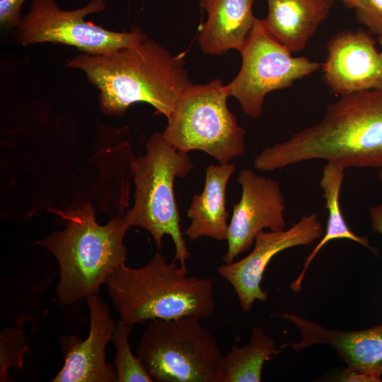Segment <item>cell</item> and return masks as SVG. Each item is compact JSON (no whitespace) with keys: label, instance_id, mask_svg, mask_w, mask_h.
Here are the masks:
<instances>
[{"label":"cell","instance_id":"6da1fadb","mask_svg":"<svg viewBox=\"0 0 382 382\" xmlns=\"http://www.w3.org/2000/svg\"><path fill=\"white\" fill-rule=\"evenodd\" d=\"M311 160L382 167V86L340 96L318 122L265 149L253 166L270 172Z\"/></svg>","mask_w":382,"mask_h":382},{"label":"cell","instance_id":"7a4b0ae2","mask_svg":"<svg viewBox=\"0 0 382 382\" xmlns=\"http://www.w3.org/2000/svg\"><path fill=\"white\" fill-rule=\"evenodd\" d=\"M66 66L86 74L99 91L101 111L108 115L122 116L131 105L145 102L168 118L180 95L192 84L183 57L148 37L105 54L82 52Z\"/></svg>","mask_w":382,"mask_h":382},{"label":"cell","instance_id":"3957f363","mask_svg":"<svg viewBox=\"0 0 382 382\" xmlns=\"http://www.w3.org/2000/svg\"><path fill=\"white\" fill-rule=\"evenodd\" d=\"M66 224L60 231L37 242L56 257L59 267L57 293L64 306L98 294L103 284L125 264L124 238L129 228L123 216L100 225L93 207L83 203L66 211H52Z\"/></svg>","mask_w":382,"mask_h":382},{"label":"cell","instance_id":"277c9868","mask_svg":"<svg viewBox=\"0 0 382 382\" xmlns=\"http://www.w3.org/2000/svg\"><path fill=\"white\" fill-rule=\"evenodd\" d=\"M105 284L120 320L131 325L187 316L205 318L215 307L213 281L188 276L187 268L168 262L159 250L141 267L122 265Z\"/></svg>","mask_w":382,"mask_h":382},{"label":"cell","instance_id":"5b68a950","mask_svg":"<svg viewBox=\"0 0 382 382\" xmlns=\"http://www.w3.org/2000/svg\"><path fill=\"white\" fill-rule=\"evenodd\" d=\"M144 154L132 163L135 185L134 202L123 216L129 227L147 231L160 250L166 235L175 246L173 261L186 267L190 252L183 238L180 216L175 200V178L185 177L193 168L188 154L179 151L168 143L162 133H154L146 144Z\"/></svg>","mask_w":382,"mask_h":382},{"label":"cell","instance_id":"8992f818","mask_svg":"<svg viewBox=\"0 0 382 382\" xmlns=\"http://www.w3.org/2000/svg\"><path fill=\"white\" fill-rule=\"evenodd\" d=\"M199 318L151 320L137 356L156 382H217L224 355Z\"/></svg>","mask_w":382,"mask_h":382},{"label":"cell","instance_id":"52a82bcc","mask_svg":"<svg viewBox=\"0 0 382 382\" xmlns=\"http://www.w3.org/2000/svg\"><path fill=\"white\" fill-rule=\"evenodd\" d=\"M228 94L220 79L192 84L178 98L162 132L182 153L198 150L228 163L245 153V129L227 107Z\"/></svg>","mask_w":382,"mask_h":382},{"label":"cell","instance_id":"ba28073f","mask_svg":"<svg viewBox=\"0 0 382 382\" xmlns=\"http://www.w3.org/2000/svg\"><path fill=\"white\" fill-rule=\"evenodd\" d=\"M242 64L235 79L225 86L243 112L259 117L265 96L271 91L287 88L321 67L306 57H294L267 30L264 19L255 18L239 50Z\"/></svg>","mask_w":382,"mask_h":382},{"label":"cell","instance_id":"9c48e42d","mask_svg":"<svg viewBox=\"0 0 382 382\" xmlns=\"http://www.w3.org/2000/svg\"><path fill=\"white\" fill-rule=\"evenodd\" d=\"M105 6V0H91L83 7L64 11L56 0H32L30 11L16 28V40L23 45L61 43L87 54H101L136 45L147 37L138 28L116 32L85 21L86 16Z\"/></svg>","mask_w":382,"mask_h":382},{"label":"cell","instance_id":"30bf717a","mask_svg":"<svg viewBox=\"0 0 382 382\" xmlns=\"http://www.w3.org/2000/svg\"><path fill=\"white\" fill-rule=\"evenodd\" d=\"M324 233L316 212L303 215L289 229L260 231L255 238L253 250L238 261L219 266L218 274L233 288L243 312L251 311L256 301H266L267 291L261 287L263 274L278 253L286 249L313 243Z\"/></svg>","mask_w":382,"mask_h":382},{"label":"cell","instance_id":"8fae6325","mask_svg":"<svg viewBox=\"0 0 382 382\" xmlns=\"http://www.w3.org/2000/svg\"><path fill=\"white\" fill-rule=\"evenodd\" d=\"M237 182L242 194L233 205L226 238L228 248L223 256L226 264L250 249L257 234L264 228L279 231L286 226L285 200L277 180L243 168Z\"/></svg>","mask_w":382,"mask_h":382},{"label":"cell","instance_id":"7c38bea8","mask_svg":"<svg viewBox=\"0 0 382 382\" xmlns=\"http://www.w3.org/2000/svg\"><path fill=\"white\" fill-rule=\"evenodd\" d=\"M321 64L330 90L342 96L382 86V66L376 40L367 30L340 31L326 44Z\"/></svg>","mask_w":382,"mask_h":382},{"label":"cell","instance_id":"4fadbf2b","mask_svg":"<svg viewBox=\"0 0 382 382\" xmlns=\"http://www.w3.org/2000/svg\"><path fill=\"white\" fill-rule=\"evenodd\" d=\"M86 300L90 314L88 336L83 340L72 335L61 338L64 362L53 382H117L116 369L107 363L105 355L116 323L98 294Z\"/></svg>","mask_w":382,"mask_h":382},{"label":"cell","instance_id":"5bb4252c","mask_svg":"<svg viewBox=\"0 0 382 382\" xmlns=\"http://www.w3.org/2000/svg\"><path fill=\"white\" fill-rule=\"evenodd\" d=\"M280 317L290 320L300 332L298 342L282 346L295 352L315 345L333 348L347 369L382 376V324L361 330H330L294 313Z\"/></svg>","mask_w":382,"mask_h":382},{"label":"cell","instance_id":"9a60e30c","mask_svg":"<svg viewBox=\"0 0 382 382\" xmlns=\"http://www.w3.org/2000/svg\"><path fill=\"white\" fill-rule=\"evenodd\" d=\"M255 0H200L207 19L201 25L198 37L204 53L221 54L229 50H240L250 33L255 17Z\"/></svg>","mask_w":382,"mask_h":382},{"label":"cell","instance_id":"2e32d148","mask_svg":"<svg viewBox=\"0 0 382 382\" xmlns=\"http://www.w3.org/2000/svg\"><path fill=\"white\" fill-rule=\"evenodd\" d=\"M232 163L210 165L205 168L204 187L192 197L187 216L190 220L184 235L192 241L209 237L226 240L228 212L226 207L228 182L236 171Z\"/></svg>","mask_w":382,"mask_h":382},{"label":"cell","instance_id":"e0dca14e","mask_svg":"<svg viewBox=\"0 0 382 382\" xmlns=\"http://www.w3.org/2000/svg\"><path fill=\"white\" fill-rule=\"evenodd\" d=\"M269 32L289 52H298L328 16L332 0H267Z\"/></svg>","mask_w":382,"mask_h":382},{"label":"cell","instance_id":"ac0fdd59","mask_svg":"<svg viewBox=\"0 0 382 382\" xmlns=\"http://www.w3.org/2000/svg\"><path fill=\"white\" fill-rule=\"evenodd\" d=\"M345 168L335 163L326 162L323 168L320 186L323 192L325 208L328 212L326 230L323 238L306 257L303 268L298 277L291 282V289L299 291L306 272L309 265L323 246L332 240L349 239L378 254V250L372 247L367 237L355 234L349 228L342 216L340 207V195L345 178Z\"/></svg>","mask_w":382,"mask_h":382},{"label":"cell","instance_id":"d6986e66","mask_svg":"<svg viewBox=\"0 0 382 382\" xmlns=\"http://www.w3.org/2000/svg\"><path fill=\"white\" fill-rule=\"evenodd\" d=\"M279 351L262 328L255 326L248 344L234 345L223 357L217 382H260L264 363Z\"/></svg>","mask_w":382,"mask_h":382},{"label":"cell","instance_id":"ffe728a7","mask_svg":"<svg viewBox=\"0 0 382 382\" xmlns=\"http://www.w3.org/2000/svg\"><path fill=\"white\" fill-rule=\"evenodd\" d=\"M132 326L120 320L113 332L112 341L116 349L114 366L117 382H152L141 360L131 350L128 338Z\"/></svg>","mask_w":382,"mask_h":382},{"label":"cell","instance_id":"44dd1931","mask_svg":"<svg viewBox=\"0 0 382 382\" xmlns=\"http://www.w3.org/2000/svg\"><path fill=\"white\" fill-rule=\"evenodd\" d=\"M25 335L21 328H6L0 332V381H8V369L21 368L23 357L28 349Z\"/></svg>","mask_w":382,"mask_h":382},{"label":"cell","instance_id":"7402d4cb","mask_svg":"<svg viewBox=\"0 0 382 382\" xmlns=\"http://www.w3.org/2000/svg\"><path fill=\"white\" fill-rule=\"evenodd\" d=\"M354 12L357 21L368 32L382 37V0H359Z\"/></svg>","mask_w":382,"mask_h":382},{"label":"cell","instance_id":"603a6c76","mask_svg":"<svg viewBox=\"0 0 382 382\" xmlns=\"http://www.w3.org/2000/svg\"><path fill=\"white\" fill-rule=\"evenodd\" d=\"M25 0H0V23L4 28H17L21 20V7Z\"/></svg>","mask_w":382,"mask_h":382},{"label":"cell","instance_id":"cb8c5ba5","mask_svg":"<svg viewBox=\"0 0 382 382\" xmlns=\"http://www.w3.org/2000/svg\"><path fill=\"white\" fill-rule=\"evenodd\" d=\"M337 379V381L345 382H381L382 381V376L346 369Z\"/></svg>","mask_w":382,"mask_h":382},{"label":"cell","instance_id":"d4e9b609","mask_svg":"<svg viewBox=\"0 0 382 382\" xmlns=\"http://www.w3.org/2000/svg\"><path fill=\"white\" fill-rule=\"evenodd\" d=\"M369 215L372 232L382 235V203L371 207Z\"/></svg>","mask_w":382,"mask_h":382},{"label":"cell","instance_id":"484cf974","mask_svg":"<svg viewBox=\"0 0 382 382\" xmlns=\"http://www.w3.org/2000/svg\"><path fill=\"white\" fill-rule=\"evenodd\" d=\"M339 1L343 4V5L349 9H354L358 5L359 0H332Z\"/></svg>","mask_w":382,"mask_h":382},{"label":"cell","instance_id":"4316f807","mask_svg":"<svg viewBox=\"0 0 382 382\" xmlns=\"http://www.w3.org/2000/svg\"><path fill=\"white\" fill-rule=\"evenodd\" d=\"M377 42L381 48L380 54H381V66H382V37H378L377 38Z\"/></svg>","mask_w":382,"mask_h":382},{"label":"cell","instance_id":"83f0119b","mask_svg":"<svg viewBox=\"0 0 382 382\" xmlns=\"http://www.w3.org/2000/svg\"><path fill=\"white\" fill-rule=\"evenodd\" d=\"M379 173H378V178L380 181L382 183V167L379 168Z\"/></svg>","mask_w":382,"mask_h":382}]
</instances>
